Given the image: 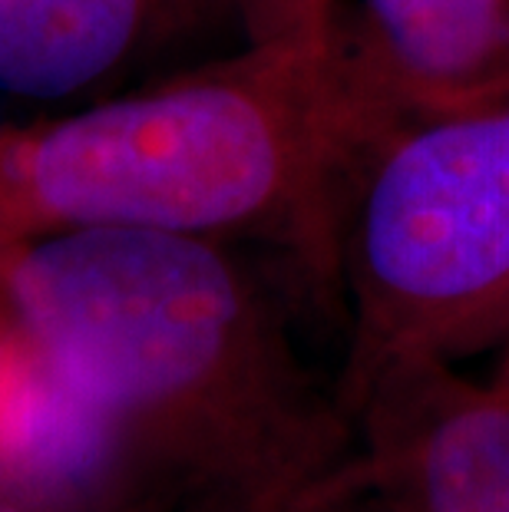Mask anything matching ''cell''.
Returning <instances> with one entry per match:
<instances>
[{
	"label": "cell",
	"instance_id": "4",
	"mask_svg": "<svg viewBox=\"0 0 509 512\" xmlns=\"http://www.w3.org/2000/svg\"><path fill=\"white\" fill-rule=\"evenodd\" d=\"M344 407L357 427L351 499L374 512H509V394L490 380L397 364Z\"/></svg>",
	"mask_w": 509,
	"mask_h": 512
},
{
	"label": "cell",
	"instance_id": "6",
	"mask_svg": "<svg viewBox=\"0 0 509 512\" xmlns=\"http://www.w3.org/2000/svg\"><path fill=\"white\" fill-rule=\"evenodd\" d=\"M162 0H0V93L60 103L129 60Z\"/></svg>",
	"mask_w": 509,
	"mask_h": 512
},
{
	"label": "cell",
	"instance_id": "9",
	"mask_svg": "<svg viewBox=\"0 0 509 512\" xmlns=\"http://www.w3.org/2000/svg\"><path fill=\"white\" fill-rule=\"evenodd\" d=\"M486 380H490V387H496L500 394H509V344L500 347V361H496L493 374Z\"/></svg>",
	"mask_w": 509,
	"mask_h": 512
},
{
	"label": "cell",
	"instance_id": "5",
	"mask_svg": "<svg viewBox=\"0 0 509 512\" xmlns=\"http://www.w3.org/2000/svg\"><path fill=\"white\" fill-rule=\"evenodd\" d=\"M354 27L410 119L509 100V0H361Z\"/></svg>",
	"mask_w": 509,
	"mask_h": 512
},
{
	"label": "cell",
	"instance_id": "7",
	"mask_svg": "<svg viewBox=\"0 0 509 512\" xmlns=\"http://www.w3.org/2000/svg\"><path fill=\"white\" fill-rule=\"evenodd\" d=\"M248 43L321 47L341 30L338 0H235Z\"/></svg>",
	"mask_w": 509,
	"mask_h": 512
},
{
	"label": "cell",
	"instance_id": "8",
	"mask_svg": "<svg viewBox=\"0 0 509 512\" xmlns=\"http://www.w3.org/2000/svg\"><path fill=\"white\" fill-rule=\"evenodd\" d=\"M10 248L7 232V189H4V136H0V252Z\"/></svg>",
	"mask_w": 509,
	"mask_h": 512
},
{
	"label": "cell",
	"instance_id": "2",
	"mask_svg": "<svg viewBox=\"0 0 509 512\" xmlns=\"http://www.w3.org/2000/svg\"><path fill=\"white\" fill-rule=\"evenodd\" d=\"M354 24L321 47L245 53L4 136L10 245L57 228L268 235L338 275L344 205L407 123Z\"/></svg>",
	"mask_w": 509,
	"mask_h": 512
},
{
	"label": "cell",
	"instance_id": "1",
	"mask_svg": "<svg viewBox=\"0 0 509 512\" xmlns=\"http://www.w3.org/2000/svg\"><path fill=\"white\" fill-rule=\"evenodd\" d=\"M27 347L123 440L136 483L222 512L351 496L357 427L219 238L57 228L0 252Z\"/></svg>",
	"mask_w": 509,
	"mask_h": 512
},
{
	"label": "cell",
	"instance_id": "10",
	"mask_svg": "<svg viewBox=\"0 0 509 512\" xmlns=\"http://www.w3.org/2000/svg\"><path fill=\"white\" fill-rule=\"evenodd\" d=\"M321 512H374V509H364L361 499H348V503L341 506H331V509H321Z\"/></svg>",
	"mask_w": 509,
	"mask_h": 512
},
{
	"label": "cell",
	"instance_id": "3",
	"mask_svg": "<svg viewBox=\"0 0 509 512\" xmlns=\"http://www.w3.org/2000/svg\"><path fill=\"white\" fill-rule=\"evenodd\" d=\"M341 400L397 364L509 344V100L400 123L354 179Z\"/></svg>",
	"mask_w": 509,
	"mask_h": 512
}]
</instances>
